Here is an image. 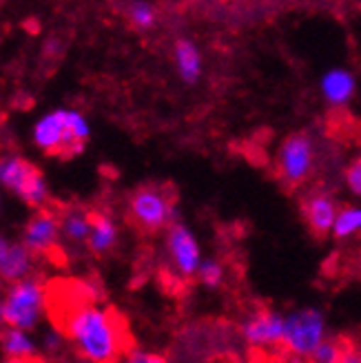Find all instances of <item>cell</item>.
<instances>
[{
	"label": "cell",
	"mask_w": 361,
	"mask_h": 363,
	"mask_svg": "<svg viewBox=\"0 0 361 363\" xmlns=\"http://www.w3.org/2000/svg\"><path fill=\"white\" fill-rule=\"evenodd\" d=\"M62 308L65 311L56 325L82 361L118 363V359L131 348L126 325L113 308L84 295L67 301Z\"/></svg>",
	"instance_id": "6da1fadb"
},
{
	"label": "cell",
	"mask_w": 361,
	"mask_h": 363,
	"mask_svg": "<svg viewBox=\"0 0 361 363\" xmlns=\"http://www.w3.org/2000/svg\"><path fill=\"white\" fill-rule=\"evenodd\" d=\"M91 140V122L76 106H58L31 124V144L43 155L78 157Z\"/></svg>",
	"instance_id": "7a4b0ae2"
},
{
	"label": "cell",
	"mask_w": 361,
	"mask_h": 363,
	"mask_svg": "<svg viewBox=\"0 0 361 363\" xmlns=\"http://www.w3.org/2000/svg\"><path fill=\"white\" fill-rule=\"evenodd\" d=\"M49 311V286L40 277L9 284L0 301V328L35 333Z\"/></svg>",
	"instance_id": "3957f363"
},
{
	"label": "cell",
	"mask_w": 361,
	"mask_h": 363,
	"mask_svg": "<svg viewBox=\"0 0 361 363\" xmlns=\"http://www.w3.org/2000/svg\"><path fill=\"white\" fill-rule=\"evenodd\" d=\"M0 191L13 195L35 211H40L51 195L45 173L16 151L0 153Z\"/></svg>",
	"instance_id": "277c9868"
},
{
	"label": "cell",
	"mask_w": 361,
	"mask_h": 363,
	"mask_svg": "<svg viewBox=\"0 0 361 363\" xmlns=\"http://www.w3.org/2000/svg\"><path fill=\"white\" fill-rule=\"evenodd\" d=\"M126 208H129V220L142 233H167L175 222H179L177 202L167 186L147 184L135 189Z\"/></svg>",
	"instance_id": "5b68a950"
},
{
	"label": "cell",
	"mask_w": 361,
	"mask_h": 363,
	"mask_svg": "<svg viewBox=\"0 0 361 363\" xmlns=\"http://www.w3.org/2000/svg\"><path fill=\"white\" fill-rule=\"evenodd\" d=\"M328 337V319L323 311L315 306L297 308L286 315L282 350L295 361H309Z\"/></svg>",
	"instance_id": "8992f818"
},
{
	"label": "cell",
	"mask_w": 361,
	"mask_h": 363,
	"mask_svg": "<svg viewBox=\"0 0 361 363\" xmlns=\"http://www.w3.org/2000/svg\"><path fill=\"white\" fill-rule=\"evenodd\" d=\"M317 169V144L306 131L286 135L277 149L275 173L288 189H299L313 177Z\"/></svg>",
	"instance_id": "52a82bcc"
},
{
	"label": "cell",
	"mask_w": 361,
	"mask_h": 363,
	"mask_svg": "<svg viewBox=\"0 0 361 363\" xmlns=\"http://www.w3.org/2000/svg\"><path fill=\"white\" fill-rule=\"evenodd\" d=\"M165 252L173 272L179 279L197 277L204 257H202L200 240H197V235L193 233L191 226H187L184 222H175L165 233Z\"/></svg>",
	"instance_id": "ba28073f"
},
{
	"label": "cell",
	"mask_w": 361,
	"mask_h": 363,
	"mask_svg": "<svg viewBox=\"0 0 361 363\" xmlns=\"http://www.w3.org/2000/svg\"><path fill=\"white\" fill-rule=\"evenodd\" d=\"M21 242L33 252L35 257L51 255L62 242L60 215L49 208L33 211L21 230Z\"/></svg>",
	"instance_id": "9c48e42d"
},
{
	"label": "cell",
	"mask_w": 361,
	"mask_h": 363,
	"mask_svg": "<svg viewBox=\"0 0 361 363\" xmlns=\"http://www.w3.org/2000/svg\"><path fill=\"white\" fill-rule=\"evenodd\" d=\"M284 325L286 315L270 311V308H260L244 317L240 333L250 348H282Z\"/></svg>",
	"instance_id": "30bf717a"
},
{
	"label": "cell",
	"mask_w": 361,
	"mask_h": 363,
	"mask_svg": "<svg viewBox=\"0 0 361 363\" xmlns=\"http://www.w3.org/2000/svg\"><path fill=\"white\" fill-rule=\"evenodd\" d=\"M299 211H301L304 224L309 226V230L315 238H326V235H333V226L337 222L341 206L331 191L313 189L301 197Z\"/></svg>",
	"instance_id": "8fae6325"
},
{
	"label": "cell",
	"mask_w": 361,
	"mask_h": 363,
	"mask_svg": "<svg viewBox=\"0 0 361 363\" xmlns=\"http://www.w3.org/2000/svg\"><path fill=\"white\" fill-rule=\"evenodd\" d=\"M319 91H321V98L326 100L331 106L341 108L355 98L357 78H355V74L350 69L333 67L319 78Z\"/></svg>",
	"instance_id": "7c38bea8"
},
{
	"label": "cell",
	"mask_w": 361,
	"mask_h": 363,
	"mask_svg": "<svg viewBox=\"0 0 361 363\" xmlns=\"http://www.w3.org/2000/svg\"><path fill=\"white\" fill-rule=\"evenodd\" d=\"M0 352L9 363H29L38 357L40 346L33 333L0 328Z\"/></svg>",
	"instance_id": "4fadbf2b"
},
{
	"label": "cell",
	"mask_w": 361,
	"mask_h": 363,
	"mask_svg": "<svg viewBox=\"0 0 361 363\" xmlns=\"http://www.w3.org/2000/svg\"><path fill=\"white\" fill-rule=\"evenodd\" d=\"M173 62H175V71L179 80L184 84L200 82L202 71H204V60H202V51L195 40L177 38L173 45Z\"/></svg>",
	"instance_id": "5bb4252c"
},
{
	"label": "cell",
	"mask_w": 361,
	"mask_h": 363,
	"mask_svg": "<svg viewBox=\"0 0 361 363\" xmlns=\"http://www.w3.org/2000/svg\"><path fill=\"white\" fill-rule=\"evenodd\" d=\"M120 242V226L109 213H91V233H89L87 248L98 257L109 255Z\"/></svg>",
	"instance_id": "9a60e30c"
},
{
	"label": "cell",
	"mask_w": 361,
	"mask_h": 363,
	"mask_svg": "<svg viewBox=\"0 0 361 363\" xmlns=\"http://www.w3.org/2000/svg\"><path fill=\"white\" fill-rule=\"evenodd\" d=\"M33 272H35V255L21 240L11 242L3 264H0V279L9 286L33 277Z\"/></svg>",
	"instance_id": "2e32d148"
},
{
	"label": "cell",
	"mask_w": 361,
	"mask_h": 363,
	"mask_svg": "<svg viewBox=\"0 0 361 363\" xmlns=\"http://www.w3.org/2000/svg\"><path fill=\"white\" fill-rule=\"evenodd\" d=\"M62 240L74 246H87L89 233H91V213H87L78 206L67 208L60 215Z\"/></svg>",
	"instance_id": "e0dca14e"
},
{
	"label": "cell",
	"mask_w": 361,
	"mask_h": 363,
	"mask_svg": "<svg viewBox=\"0 0 361 363\" xmlns=\"http://www.w3.org/2000/svg\"><path fill=\"white\" fill-rule=\"evenodd\" d=\"M361 235V206L359 204H348L341 206L337 222L333 226V238L339 242H346Z\"/></svg>",
	"instance_id": "ac0fdd59"
},
{
	"label": "cell",
	"mask_w": 361,
	"mask_h": 363,
	"mask_svg": "<svg viewBox=\"0 0 361 363\" xmlns=\"http://www.w3.org/2000/svg\"><path fill=\"white\" fill-rule=\"evenodd\" d=\"M126 23L138 33H149L157 27V9L151 3H131L124 9Z\"/></svg>",
	"instance_id": "d6986e66"
},
{
	"label": "cell",
	"mask_w": 361,
	"mask_h": 363,
	"mask_svg": "<svg viewBox=\"0 0 361 363\" xmlns=\"http://www.w3.org/2000/svg\"><path fill=\"white\" fill-rule=\"evenodd\" d=\"M38 346H40V352H45L47 357H60L65 352V348L69 346V341H67L65 333L58 328V325L51 323L40 333Z\"/></svg>",
	"instance_id": "ffe728a7"
},
{
	"label": "cell",
	"mask_w": 361,
	"mask_h": 363,
	"mask_svg": "<svg viewBox=\"0 0 361 363\" xmlns=\"http://www.w3.org/2000/svg\"><path fill=\"white\" fill-rule=\"evenodd\" d=\"M197 279H200V284H204L206 288H220L226 279V268L220 259L204 257L200 272H197Z\"/></svg>",
	"instance_id": "44dd1931"
},
{
	"label": "cell",
	"mask_w": 361,
	"mask_h": 363,
	"mask_svg": "<svg viewBox=\"0 0 361 363\" xmlns=\"http://www.w3.org/2000/svg\"><path fill=\"white\" fill-rule=\"evenodd\" d=\"M348 346V341L339 339V337H328L321 346L313 352V357L309 359V363H337L339 357L344 354Z\"/></svg>",
	"instance_id": "7402d4cb"
},
{
	"label": "cell",
	"mask_w": 361,
	"mask_h": 363,
	"mask_svg": "<svg viewBox=\"0 0 361 363\" xmlns=\"http://www.w3.org/2000/svg\"><path fill=\"white\" fill-rule=\"evenodd\" d=\"M118 363H171L169 357L160 354L155 350H147V348H138V346H131L129 350H126Z\"/></svg>",
	"instance_id": "603a6c76"
},
{
	"label": "cell",
	"mask_w": 361,
	"mask_h": 363,
	"mask_svg": "<svg viewBox=\"0 0 361 363\" xmlns=\"http://www.w3.org/2000/svg\"><path fill=\"white\" fill-rule=\"evenodd\" d=\"M344 184L350 195L361 197V155L348 162V167L344 171Z\"/></svg>",
	"instance_id": "cb8c5ba5"
},
{
	"label": "cell",
	"mask_w": 361,
	"mask_h": 363,
	"mask_svg": "<svg viewBox=\"0 0 361 363\" xmlns=\"http://www.w3.org/2000/svg\"><path fill=\"white\" fill-rule=\"evenodd\" d=\"M337 363H361V346H357V343H348L344 354L339 357Z\"/></svg>",
	"instance_id": "d4e9b609"
},
{
	"label": "cell",
	"mask_w": 361,
	"mask_h": 363,
	"mask_svg": "<svg viewBox=\"0 0 361 363\" xmlns=\"http://www.w3.org/2000/svg\"><path fill=\"white\" fill-rule=\"evenodd\" d=\"M264 363H299V361H295V359H291L288 354H275V357H268Z\"/></svg>",
	"instance_id": "484cf974"
},
{
	"label": "cell",
	"mask_w": 361,
	"mask_h": 363,
	"mask_svg": "<svg viewBox=\"0 0 361 363\" xmlns=\"http://www.w3.org/2000/svg\"><path fill=\"white\" fill-rule=\"evenodd\" d=\"M9 246H11V242H9V240L5 238L3 233H0V264H3V259H5V255H7Z\"/></svg>",
	"instance_id": "4316f807"
},
{
	"label": "cell",
	"mask_w": 361,
	"mask_h": 363,
	"mask_svg": "<svg viewBox=\"0 0 361 363\" xmlns=\"http://www.w3.org/2000/svg\"><path fill=\"white\" fill-rule=\"evenodd\" d=\"M5 288H7V284L0 279V301H3V297H5Z\"/></svg>",
	"instance_id": "83f0119b"
},
{
	"label": "cell",
	"mask_w": 361,
	"mask_h": 363,
	"mask_svg": "<svg viewBox=\"0 0 361 363\" xmlns=\"http://www.w3.org/2000/svg\"><path fill=\"white\" fill-rule=\"evenodd\" d=\"M0 211H3V195H0Z\"/></svg>",
	"instance_id": "f1b7e54d"
},
{
	"label": "cell",
	"mask_w": 361,
	"mask_h": 363,
	"mask_svg": "<svg viewBox=\"0 0 361 363\" xmlns=\"http://www.w3.org/2000/svg\"><path fill=\"white\" fill-rule=\"evenodd\" d=\"M76 363H91V361H82V359H78Z\"/></svg>",
	"instance_id": "f546056e"
},
{
	"label": "cell",
	"mask_w": 361,
	"mask_h": 363,
	"mask_svg": "<svg viewBox=\"0 0 361 363\" xmlns=\"http://www.w3.org/2000/svg\"><path fill=\"white\" fill-rule=\"evenodd\" d=\"M359 272H361V255H359Z\"/></svg>",
	"instance_id": "4dcf8cb0"
}]
</instances>
